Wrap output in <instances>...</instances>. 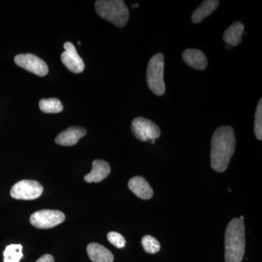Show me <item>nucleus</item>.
Wrapping results in <instances>:
<instances>
[{
    "instance_id": "nucleus-1",
    "label": "nucleus",
    "mask_w": 262,
    "mask_h": 262,
    "mask_svg": "<svg viewBox=\"0 0 262 262\" xmlns=\"http://www.w3.org/2000/svg\"><path fill=\"white\" fill-rule=\"evenodd\" d=\"M235 136L232 127L217 128L211 139V163L215 171L223 173L227 170L235 149Z\"/></svg>"
},
{
    "instance_id": "nucleus-2",
    "label": "nucleus",
    "mask_w": 262,
    "mask_h": 262,
    "mask_svg": "<svg viewBox=\"0 0 262 262\" xmlns=\"http://www.w3.org/2000/svg\"><path fill=\"white\" fill-rule=\"evenodd\" d=\"M246 229L244 220L234 218L225 232V261L241 262L246 251Z\"/></svg>"
},
{
    "instance_id": "nucleus-3",
    "label": "nucleus",
    "mask_w": 262,
    "mask_h": 262,
    "mask_svg": "<svg viewBox=\"0 0 262 262\" xmlns=\"http://www.w3.org/2000/svg\"><path fill=\"white\" fill-rule=\"evenodd\" d=\"M95 8L100 17L119 28L126 25L129 10L122 0H98L95 3Z\"/></svg>"
},
{
    "instance_id": "nucleus-4",
    "label": "nucleus",
    "mask_w": 262,
    "mask_h": 262,
    "mask_svg": "<svg viewBox=\"0 0 262 262\" xmlns=\"http://www.w3.org/2000/svg\"><path fill=\"white\" fill-rule=\"evenodd\" d=\"M164 56L158 53L151 57L148 64L146 80L150 90L157 96H163L165 92L164 82Z\"/></svg>"
},
{
    "instance_id": "nucleus-5",
    "label": "nucleus",
    "mask_w": 262,
    "mask_h": 262,
    "mask_svg": "<svg viewBox=\"0 0 262 262\" xmlns=\"http://www.w3.org/2000/svg\"><path fill=\"white\" fill-rule=\"evenodd\" d=\"M42 192V186L37 181L22 180L13 186L10 195L14 199L32 201L39 198Z\"/></svg>"
},
{
    "instance_id": "nucleus-6",
    "label": "nucleus",
    "mask_w": 262,
    "mask_h": 262,
    "mask_svg": "<svg viewBox=\"0 0 262 262\" xmlns=\"http://www.w3.org/2000/svg\"><path fill=\"white\" fill-rule=\"evenodd\" d=\"M131 130L136 139L141 141L155 140L160 137L159 127L144 117H136L131 124Z\"/></svg>"
},
{
    "instance_id": "nucleus-7",
    "label": "nucleus",
    "mask_w": 262,
    "mask_h": 262,
    "mask_svg": "<svg viewBox=\"0 0 262 262\" xmlns=\"http://www.w3.org/2000/svg\"><path fill=\"white\" fill-rule=\"evenodd\" d=\"M64 221V213L54 210H42L33 213L30 217L31 224L38 229L53 228Z\"/></svg>"
},
{
    "instance_id": "nucleus-8",
    "label": "nucleus",
    "mask_w": 262,
    "mask_h": 262,
    "mask_svg": "<svg viewBox=\"0 0 262 262\" xmlns=\"http://www.w3.org/2000/svg\"><path fill=\"white\" fill-rule=\"evenodd\" d=\"M15 62L18 67L34 75L43 77L48 73V67L40 58L30 53L19 54L15 57Z\"/></svg>"
},
{
    "instance_id": "nucleus-9",
    "label": "nucleus",
    "mask_w": 262,
    "mask_h": 262,
    "mask_svg": "<svg viewBox=\"0 0 262 262\" xmlns=\"http://www.w3.org/2000/svg\"><path fill=\"white\" fill-rule=\"evenodd\" d=\"M65 51L61 54L62 63L71 72L80 74L84 70L83 60L77 53V50L72 43L67 42L63 45Z\"/></svg>"
},
{
    "instance_id": "nucleus-10",
    "label": "nucleus",
    "mask_w": 262,
    "mask_h": 262,
    "mask_svg": "<svg viewBox=\"0 0 262 262\" xmlns=\"http://www.w3.org/2000/svg\"><path fill=\"white\" fill-rule=\"evenodd\" d=\"M87 130L83 127L75 126L67 128L56 138V144L59 145L70 146L75 145L81 138L86 135Z\"/></svg>"
},
{
    "instance_id": "nucleus-11",
    "label": "nucleus",
    "mask_w": 262,
    "mask_h": 262,
    "mask_svg": "<svg viewBox=\"0 0 262 262\" xmlns=\"http://www.w3.org/2000/svg\"><path fill=\"white\" fill-rule=\"evenodd\" d=\"M128 188L138 198L149 200L152 198L153 190L149 183L141 177H133L128 182Z\"/></svg>"
},
{
    "instance_id": "nucleus-12",
    "label": "nucleus",
    "mask_w": 262,
    "mask_h": 262,
    "mask_svg": "<svg viewBox=\"0 0 262 262\" xmlns=\"http://www.w3.org/2000/svg\"><path fill=\"white\" fill-rule=\"evenodd\" d=\"M184 61L189 67L198 70H206L208 60L206 55L198 49H187L182 54Z\"/></svg>"
},
{
    "instance_id": "nucleus-13",
    "label": "nucleus",
    "mask_w": 262,
    "mask_h": 262,
    "mask_svg": "<svg viewBox=\"0 0 262 262\" xmlns=\"http://www.w3.org/2000/svg\"><path fill=\"white\" fill-rule=\"evenodd\" d=\"M111 172L110 164L101 160H96L93 162V168L91 173L84 177V181L88 183L101 182L110 175Z\"/></svg>"
},
{
    "instance_id": "nucleus-14",
    "label": "nucleus",
    "mask_w": 262,
    "mask_h": 262,
    "mask_svg": "<svg viewBox=\"0 0 262 262\" xmlns=\"http://www.w3.org/2000/svg\"><path fill=\"white\" fill-rule=\"evenodd\" d=\"M87 252L89 258L93 262H113V253L102 245L96 244H89L87 247Z\"/></svg>"
},
{
    "instance_id": "nucleus-15",
    "label": "nucleus",
    "mask_w": 262,
    "mask_h": 262,
    "mask_svg": "<svg viewBox=\"0 0 262 262\" xmlns=\"http://www.w3.org/2000/svg\"><path fill=\"white\" fill-rule=\"evenodd\" d=\"M219 5H220V1L217 0H206L203 2L193 13L192 15L193 23H201L205 18L213 13V12L218 8Z\"/></svg>"
},
{
    "instance_id": "nucleus-16",
    "label": "nucleus",
    "mask_w": 262,
    "mask_h": 262,
    "mask_svg": "<svg viewBox=\"0 0 262 262\" xmlns=\"http://www.w3.org/2000/svg\"><path fill=\"white\" fill-rule=\"evenodd\" d=\"M244 29V24L241 22L237 21L232 24L224 33V41L232 47L238 46L242 41Z\"/></svg>"
},
{
    "instance_id": "nucleus-17",
    "label": "nucleus",
    "mask_w": 262,
    "mask_h": 262,
    "mask_svg": "<svg viewBox=\"0 0 262 262\" xmlns=\"http://www.w3.org/2000/svg\"><path fill=\"white\" fill-rule=\"evenodd\" d=\"M41 111L44 113H59L63 111V105L57 98H45L39 103Z\"/></svg>"
},
{
    "instance_id": "nucleus-18",
    "label": "nucleus",
    "mask_w": 262,
    "mask_h": 262,
    "mask_svg": "<svg viewBox=\"0 0 262 262\" xmlns=\"http://www.w3.org/2000/svg\"><path fill=\"white\" fill-rule=\"evenodd\" d=\"M22 247L20 244H11L7 246L4 251V262H20L23 257Z\"/></svg>"
},
{
    "instance_id": "nucleus-19",
    "label": "nucleus",
    "mask_w": 262,
    "mask_h": 262,
    "mask_svg": "<svg viewBox=\"0 0 262 262\" xmlns=\"http://www.w3.org/2000/svg\"><path fill=\"white\" fill-rule=\"evenodd\" d=\"M141 245L146 253L154 254L160 250V244L158 239L151 235H145L141 239Z\"/></svg>"
},
{
    "instance_id": "nucleus-20",
    "label": "nucleus",
    "mask_w": 262,
    "mask_h": 262,
    "mask_svg": "<svg viewBox=\"0 0 262 262\" xmlns=\"http://www.w3.org/2000/svg\"><path fill=\"white\" fill-rule=\"evenodd\" d=\"M255 135L258 140H262V99L258 101L254 117Z\"/></svg>"
},
{
    "instance_id": "nucleus-21",
    "label": "nucleus",
    "mask_w": 262,
    "mask_h": 262,
    "mask_svg": "<svg viewBox=\"0 0 262 262\" xmlns=\"http://www.w3.org/2000/svg\"><path fill=\"white\" fill-rule=\"evenodd\" d=\"M107 239L113 246L117 248H123L126 245V241L121 234L116 232H110L107 234Z\"/></svg>"
},
{
    "instance_id": "nucleus-22",
    "label": "nucleus",
    "mask_w": 262,
    "mask_h": 262,
    "mask_svg": "<svg viewBox=\"0 0 262 262\" xmlns=\"http://www.w3.org/2000/svg\"><path fill=\"white\" fill-rule=\"evenodd\" d=\"M36 262H54V258L50 254H46L39 258Z\"/></svg>"
},
{
    "instance_id": "nucleus-23",
    "label": "nucleus",
    "mask_w": 262,
    "mask_h": 262,
    "mask_svg": "<svg viewBox=\"0 0 262 262\" xmlns=\"http://www.w3.org/2000/svg\"><path fill=\"white\" fill-rule=\"evenodd\" d=\"M225 47L227 50H230L232 48V46L229 44H226Z\"/></svg>"
},
{
    "instance_id": "nucleus-24",
    "label": "nucleus",
    "mask_w": 262,
    "mask_h": 262,
    "mask_svg": "<svg viewBox=\"0 0 262 262\" xmlns=\"http://www.w3.org/2000/svg\"><path fill=\"white\" fill-rule=\"evenodd\" d=\"M139 4H138V3H136V4H134V5H132V8H139Z\"/></svg>"
},
{
    "instance_id": "nucleus-25",
    "label": "nucleus",
    "mask_w": 262,
    "mask_h": 262,
    "mask_svg": "<svg viewBox=\"0 0 262 262\" xmlns=\"http://www.w3.org/2000/svg\"><path fill=\"white\" fill-rule=\"evenodd\" d=\"M80 44H81V42H80V41H79V42H78L79 46H80Z\"/></svg>"
}]
</instances>
